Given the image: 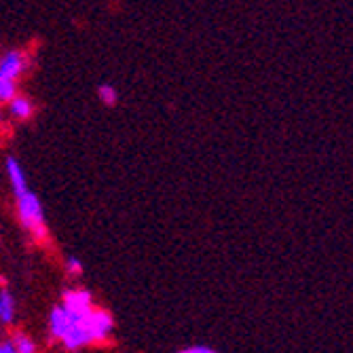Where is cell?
Wrapping results in <instances>:
<instances>
[{
	"mask_svg": "<svg viewBox=\"0 0 353 353\" xmlns=\"http://www.w3.org/2000/svg\"><path fill=\"white\" fill-rule=\"evenodd\" d=\"M15 205H17V216H19V222L23 224V229L37 241H47L49 229H47L45 208L37 192L30 188H26L23 192H17Z\"/></svg>",
	"mask_w": 353,
	"mask_h": 353,
	"instance_id": "cell-1",
	"label": "cell"
},
{
	"mask_svg": "<svg viewBox=\"0 0 353 353\" xmlns=\"http://www.w3.org/2000/svg\"><path fill=\"white\" fill-rule=\"evenodd\" d=\"M30 68V55L21 49H11L0 55V77L19 81Z\"/></svg>",
	"mask_w": 353,
	"mask_h": 353,
	"instance_id": "cell-2",
	"label": "cell"
},
{
	"mask_svg": "<svg viewBox=\"0 0 353 353\" xmlns=\"http://www.w3.org/2000/svg\"><path fill=\"white\" fill-rule=\"evenodd\" d=\"M79 322L87 330L91 341H104L112 330V317L106 311H93L91 309L87 315H83L79 319Z\"/></svg>",
	"mask_w": 353,
	"mask_h": 353,
	"instance_id": "cell-3",
	"label": "cell"
},
{
	"mask_svg": "<svg viewBox=\"0 0 353 353\" xmlns=\"http://www.w3.org/2000/svg\"><path fill=\"white\" fill-rule=\"evenodd\" d=\"M61 307L72 317H83L91 311V294L87 290H68L63 294Z\"/></svg>",
	"mask_w": 353,
	"mask_h": 353,
	"instance_id": "cell-4",
	"label": "cell"
},
{
	"mask_svg": "<svg viewBox=\"0 0 353 353\" xmlns=\"http://www.w3.org/2000/svg\"><path fill=\"white\" fill-rule=\"evenodd\" d=\"M5 172H7L9 184L13 188V195H17V192H23L26 188H30L26 172H23V165L19 163L17 157H7L5 159Z\"/></svg>",
	"mask_w": 353,
	"mask_h": 353,
	"instance_id": "cell-5",
	"label": "cell"
},
{
	"mask_svg": "<svg viewBox=\"0 0 353 353\" xmlns=\"http://www.w3.org/2000/svg\"><path fill=\"white\" fill-rule=\"evenodd\" d=\"M7 110H9V114H11L13 121L23 123V121H30L32 117H34L37 106H34V102H32V100L28 98V95L17 93L15 98L7 104Z\"/></svg>",
	"mask_w": 353,
	"mask_h": 353,
	"instance_id": "cell-6",
	"label": "cell"
},
{
	"mask_svg": "<svg viewBox=\"0 0 353 353\" xmlns=\"http://www.w3.org/2000/svg\"><path fill=\"white\" fill-rule=\"evenodd\" d=\"M77 319L79 317H72L63 307H55L51 311V332H53V336L61 339L63 334L68 332V328L77 322Z\"/></svg>",
	"mask_w": 353,
	"mask_h": 353,
	"instance_id": "cell-7",
	"label": "cell"
},
{
	"mask_svg": "<svg viewBox=\"0 0 353 353\" xmlns=\"http://www.w3.org/2000/svg\"><path fill=\"white\" fill-rule=\"evenodd\" d=\"M17 93H19L17 81H11V79L0 77V104H9Z\"/></svg>",
	"mask_w": 353,
	"mask_h": 353,
	"instance_id": "cell-8",
	"label": "cell"
},
{
	"mask_svg": "<svg viewBox=\"0 0 353 353\" xmlns=\"http://www.w3.org/2000/svg\"><path fill=\"white\" fill-rule=\"evenodd\" d=\"M0 311H3V315H0V319H3L5 324H11L13 322V315H15V301L9 292H0Z\"/></svg>",
	"mask_w": 353,
	"mask_h": 353,
	"instance_id": "cell-9",
	"label": "cell"
},
{
	"mask_svg": "<svg viewBox=\"0 0 353 353\" xmlns=\"http://www.w3.org/2000/svg\"><path fill=\"white\" fill-rule=\"evenodd\" d=\"M98 98H100V102H102L104 106L112 108V106H117V102H119V91H117V87H112L110 83H104V85L98 87Z\"/></svg>",
	"mask_w": 353,
	"mask_h": 353,
	"instance_id": "cell-10",
	"label": "cell"
},
{
	"mask_svg": "<svg viewBox=\"0 0 353 353\" xmlns=\"http://www.w3.org/2000/svg\"><path fill=\"white\" fill-rule=\"evenodd\" d=\"M15 353H37V347H34V343H32L28 336H23V334H17L15 336Z\"/></svg>",
	"mask_w": 353,
	"mask_h": 353,
	"instance_id": "cell-11",
	"label": "cell"
},
{
	"mask_svg": "<svg viewBox=\"0 0 353 353\" xmlns=\"http://www.w3.org/2000/svg\"><path fill=\"white\" fill-rule=\"evenodd\" d=\"M66 271H68V275H81L83 273V265L77 256H70V259L66 261Z\"/></svg>",
	"mask_w": 353,
	"mask_h": 353,
	"instance_id": "cell-12",
	"label": "cell"
},
{
	"mask_svg": "<svg viewBox=\"0 0 353 353\" xmlns=\"http://www.w3.org/2000/svg\"><path fill=\"white\" fill-rule=\"evenodd\" d=\"M0 353H15V347L11 343H5V345H0Z\"/></svg>",
	"mask_w": 353,
	"mask_h": 353,
	"instance_id": "cell-13",
	"label": "cell"
},
{
	"mask_svg": "<svg viewBox=\"0 0 353 353\" xmlns=\"http://www.w3.org/2000/svg\"><path fill=\"white\" fill-rule=\"evenodd\" d=\"M192 353H214V351L208 347H192Z\"/></svg>",
	"mask_w": 353,
	"mask_h": 353,
	"instance_id": "cell-14",
	"label": "cell"
},
{
	"mask_svg": "<svg viewBox=\"0 0 353 353\" xmlns=\"http://www.w3.org/2000/svg\"><path fill=\"white\" fill-rule=\"evenodd\" d=\"M0 127H3V108H0Z\"/></svg>",
	"mask_w": 353,
	"mask_h": 353,
	"instance_id": "cell-15",
	"label": "cell"
},
{
	"mask_svg": "<svg viewBox=\"0 0 353 353\" xmlns=\"http://www.w3.org/2000/svg\"><path fill=\"white\" fill-rule=\"evenodd\" d=\"M180 353H192V349H184V351H180Z\"/></svg>",
	"mask_w": 353,
	"mask_h": 353,
	"instance_id": "cell-16",
	"label": "cell"
},
{
	"mask_svg": "<svg viewBox=\"0 0 353 353\" xmlns=\"http://www.w3.org/2000/svg\"><path fill=\"white\" fill-rule=\"evenodd\" d=\"M0 315H3V311H0Z\"/></svg>",
	"mask_w": 353,
	"mask_h": 353,
	"instance_id": "cell-17",
	"label": "cell"
}]
</instances>
